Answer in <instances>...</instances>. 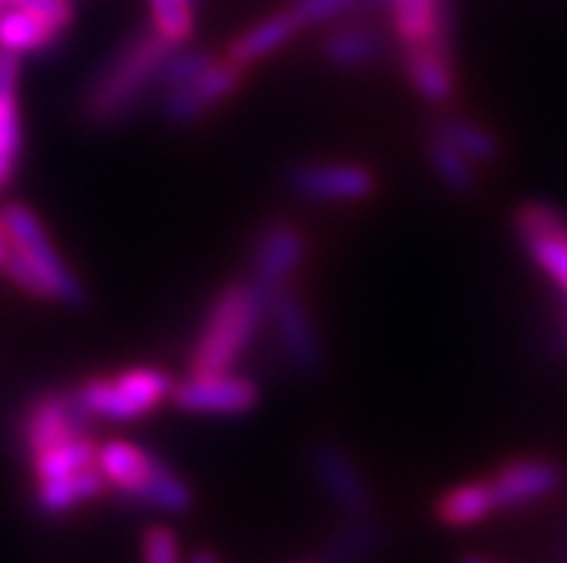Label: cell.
Returning <instances> with one entry per match:
<instances>
[{"label":"cell","mask_w":567,"mask_h":563,"mask_svg":"<svg viewBox=\"0 0 567 563\" xmlns=\"http://www.w3.org/2000/svg\"><path fill=\"white\" fill-rule=\"evenodd\" d=\"M176 50L153 27H144L113 46L90 72L81 90V118L86 127L113 129L127 124L158 93V72Z\"/></svg>","instance_id":"1"},{"label":"cell","mask_w":567,"mask_h":563,"mask_svg":"<svg viewBox=\"0 0 567 563\" xmlns=\"http://www.w3.org/2000/svg\"><path fill=\"white\" fill-rule=\"evenodd\" d=\"M268 322V300L248 279L219 291L210 302L196 345L190 351V374H228L257 343Z\"/></svg>","instance_id":"2"},{"label":"cell","mask_w":567,"mask_h":563,"mask_svg":"<svg viewBox=\"0 0 567 563\" xmlns=\"http://www.w3.org/2000/svg\"><path fill=\"white\" fill-rule=\"evenodd\" d=\"M95 469L110 489L138 507L162 514H185L194 509V489L138 442L110 440L95 451Z\"/></svg>","instance_id":"3"},{"label":"cell","mask_w":567,"mask_h":563,"mask_svg":"<svg viewBox=\"0 0 567 563\" xmlns=\"http://www.w3.org/2000/svg\"><path fill=\"white\" fill-rule=\"evenodd\" d=\"M173 385V377L162 368H127L113 377L86 379L75 394L93 420L130 423L162 406Z\"/></svg>","instance_id":"4"},{"label":"cell","mask_w":567,"mask_h":563,"mask_svg":"<svg viewBox=\"0 0 567 563\" xmlns=\"http://www.w3.org/2000/svg\"><path fill=\"white\" fill-rule=\"evenodd\" d=\"M0 221L7 230L9 242L21 250L29 262L35 264L43 282L50 285L52 302H61L66 307H84L86 305V291L81 285V279L70 271V264L58 257L55 244L43 230L41 219H38L29 207L23 205H9L0 207Z\"/></svg>","instance_id":"5"},{"label":"cell","mask_w":567,"mask_h":563,"mask_svg":"<svg viewBox=\"0 0 567 563\" xmlns=\"http://www.w3.org/2000/svg\"><path fill=\"white\" fill-rule=\"evenodd\" d=\"M286 187L297 199L315 205H358L372 199L378 176L354 161H300L286 170Z\"/></svg>","instance_id":"6"},{"label":"cell","mask_w":567,"mask_h":563,"mask_svg":"<svg viewBox=\"0 0 567 563\" xmlns=\"http://www.w3.org/2000/svg\"><path fill=\"white\" fill-rule=\"evenodd\" d=\"M309 242L300 228L291 221H268L254 236L251 257H248V282L257 293H262L268 302L277 291L291 285V279L300 271L306 259Z\"/></svg>","instance_id":"7"},{"label":"cell","mask_w":567,"mask_h":563,"mask_svg":"<svg viewBox=\"0 0 567 563\" xmlns=\"http://www.w3.org/2000/svg\"><path fill=\"white\" fill-rule=\"evenodd\" d=\"M268 322H271L274 343L297 374L302 377H317L323 372L326 351L320 336H317L315 320L300 293L288 285L277 291L268 302Z\"/></svg>","instance_id":"8"},{"label":"cell","mask_w":567,"mask_h":563,"mask_svg":"<svg viewBox=\"0 0 567 563\" xmlns=\"http://www.w3.org/2000/svg\"><path fill=\"white\" fill-rule=\"evenodd\" d=\"M93 417L75 392H47L29 403L21 420V442L27 457L43 455L72 437H90Z\"/></svg>","instance_id":"9"},{"label":"cell","mask_w":567,"mask_h":563,"mask_svg":"<svg viewBox=\"0 0 567 563\" xmlns=\"http://www.w3.org/2000/svg\"><path fill=\"white\" fill-rule=\"evenodd\" d=\"M518 242L567 300V216L547 201H525L513 216Z\"/></svg>","instance_id":"10"},{"label":"cell","mask_w":567,"mask_h":563,"mask_svg":"<svg viewBox=\"0 0 567 563\" xmlns=\"http://www.w3.org/2000/svg\"><path fill=\"white\" fill-rule=\"evenodd\" d=\"M245 70L230 58H216L199 79L185 86L158 93V113L171 127L196 124L202 115H208L216 104L228 101L243 86Z\"/></svg>","instance_id":"11"},{"label":"cell","mask_w":567,"mask_h":563,"mask_svg":"<svg viewBox=\"0 0 567 563\" xmlns=\"http://www.w3.org/2000/svg\"><path fill=\"white\" fill-rule=\"evenodd\" d=\"M173 406L185 414L205 417H239L257 408L259 388L251 377L239 374H190L173 385Z\"/></svg>","instance_id":"12"},{"label":"cell","mask_w":567,"mask_h":563,"mask_svg":"<svg viewBox=\"0 0 567 563\" xmlns=\"http://www.w3.org/2000/svg\"><path fill=\"white\" fill-rule=\"evenodd\" d=\"M567 480L565 466L550 457H518L493 471L489 489L496 498L498 512H513L554 498Z\"/></svg>","instance_id":"13"},{"label":"cell","mask_w":567,"mask_h":563,"mask_svg":"<svg viewBox=\"0 0 567 563\" xmlns=\"http://www.w3.org/2000/svg\"><path fill=\"white\" fill-rule=\"evenodd\" d=\"M309 469L320 492L338 507V512L358 514L372 509V489L367 483V475L338 442L317 440L309 449Z\"/></svg>","instance_id":"14"},{"label":"cell","mask_w":567,"mask_h":563,"mask_svg":"<svg viewBox=\"0 0 567 563\" xmlns=\"http://www.w3.org/2000/svg\"><path fill=\"white\" fill-rule=\"evenodd\" d=\"M403 72L426 104L444 107L455 95V70L453 50H444L439 43H406L401 46Z\"/></svg>","instance_id":"15"},{"label":"cell","mask_w":567,"mask_h":563,"mask_svg":"<svg viewBox=\"0 0 567 563\" xmlns=\"http://www.w3.org/2000/svg\"><path fill=\"white\" fill-rule=\"evenodd\" d=\"M389 18L401 46L432 41L453 50V0H392Z\"/></svg>","instance_id":"16"},{"label":"cell","mask_w":567,"mask_h":563,"mask_svg":"<svg viewBox=\"0 0 567 563\" xmlns=\"http://www.w3.org/2000/svg\"><path fill=\"white\" fill-rule=\"evenodd\" d=\"M386 526L378 514L369 512L343 514L338 529L326 538L320 563H369L386 546Z\"/></svg>","instance_id":"17"},{"label":"cell","mask_w":567,"mask_h":563,"mask_svg":"<svg viewBox=\"0 0 567 563\" xmlns=\"http://www.w3.org/2000/svg\"><path fill=\"white\" fill-rule=\"evenodd\" d=\"M320 52L334 70H367L386 55V38L369 23H346L326 35Z\"/></svg>","instance_id":"18"},{"label":"cell","mask_w":567,"mask_h":563,"mask_svg":"<svg viewBox=\"0 0 567 563\" xmlns=\"http://www.w3.org/2000/svg\"><path fill=\"white\" fill-rule=\"evenodd\" d=\"M110 486L107 480L101 478V471L95 466H86V469L72 471L64 478L41 480L35 489V507L47 518H58V514L72 512V509L84 507V503H93Z\"/></svg>","instance_id":"19"},{"label":"cell","mask_w":567,"mask_h":563,"mask_svg":"<svg viewBox=\"0 0 567 563\" xmlns=\"http://www.w3.org/2000/svg\"><path fill=\"white\" fill-rule=\"evenodd\" d=\"M435 521L444 529H473L498 512L489 480H467V483L450 486L435 500Z\"/></svg>","instance_id":"20"},{"label":"cell","mask_w":567,"mask_h":563,"mask_svg":"<svg viewBox=\"0 0 567 563\" xmlns=\"http://www.w3.org/2000/svg\"><path fill=\"white\" fill-rule=\"evenodd\" d=\"M300 32V23H297L295 12L286 9V12L268 14L266 21L254 23L251 29H245L243 35H237L230 41L228 55L234 64H239L243 70H248L251 64L262 61V58L274 55L277 50H282L291 38Z\"/></svg>","instance_id":"21"},{"label":"cell","mask_w":567,"mask_h":563,"mask_svg":"<svg viewBox=\"0 0 567 563\" xmlns=\"http://www.w3.org/2000/svg\"><path fill=\"white\" fill-rule=\"evenodd\" d=\"M432 136L444 138L446 144H453L455 150L464 153V156L473 161V165H493L502 153V144L498 138L489 133L484 124L470 122L464 115H439L432 122Z\"/></svg>","instance_id":"22"},{"label":"cell","mask_w":567,"mask_h":563,"mask_svg":"<svg viewBox=\"0 0 567 563\" xmlns=\"http://www.w3.org/2000/svg\"><path fill=\"white\" fill-rule=\"evenodd\" d=\"M61 38V29L47 23L38 14H29L23 9H3L0 12V46L18 52H41Z\"/></svg>","instance_id":"23"},{"label":"cell","mask_w":567,"mask_h":563,"mask_svg":"<svg viewBox=\"0 0 567 563\" xmlns=\"http://www.w3.org/2000/svg\"><path fill=\"white\" fill-rule=\"evenodd\" d=\"M95 446L90 437H72V440L58 442L52 449H47L43 455L32 457V471H35V480H52V478H64V475H72V471L86 469V466H95Z\"/></svg>","instance_id":"24"},{"label":"cell","mask_w":567,"mask_h":563,"mask_svg":"<svg viewBox=\"0 0 567 563\" xmlns=\"http://www.w3.org/2000/svg\"><path fill=\"white\" fill-rule=\"evenodd\" d=\"M426 156H430L432 170H435V176H439L446 190L467 196L478 187V170H475L478 165H473L464 153L455 150L453 144H446L444 138L432 136L430 144H426Z\"/></svg>","instance_id":"25"},{"label":"cell","mask_w":567,"mask_h":563,"mask_svg":"<svg viewBox=\"0 0 567 563\" xmlns=\"http://www.w3.org/2000/svg\"><path fill=\"white\" fill-rule=\"evenodd\" d=\"M202 0H151V27L171 46H185L196 32V7Z\"/></svg>","instance_id":"26"},{"label":"cell","mask_w":567,"mask_h":563,"mask_svg":"<svg viewBox=\"0 0 567 563\" xmlns=\"http://www.w3.org/2000/svg\"><path fill=\"white\" fill-rule=\"evenodd\" d=\"M216 58L205 50H190V46H176V50L167 55V61L162 64L158 72V93H167V90H176V86H185L190 81H196L202 72L214 64Z\"/></svg>","instance_id":"27"},{"label":"cell","mask_w":567,"mask_h":563,"mask_svg":"<svg viewBox=\"0 0 567 563\" xmlns=\"http://www.w3.org/2000/svg\"><path fill=\"white\" fill-rule=\"evenodd\" d=\"M295 12L300 29L320 27V23H331L346 14L363 12V0H295Z\"/></svg>","instance_id":"28"},{"label":"cell","mask_w":567,"mask_h":563,"mask_svg":"<svg viewBox=\"0 0 567 563\" xmlns=\"http://www.w3.org/2000/svg\"><path fill=\"white\" fill-rule=\"evenodd\" d=\"M18 150H21V122H18V104L9 98H0V187L12 179Z\"/></svg>","instance_id":"29"},{"label":"cell","mask_w":567,"mask_h":563,"mask_svg":"<svg viewBox=\"0 0 567 563\" xmlns=\"http://www.w3.org/2000/svg\"><path fill=\"white\" fill-rule=\"evenodd\" d=\"M0 271L7 273V279L12 285H18V291L29 293V296H35V300H52L50 285L43 282V277L38 273L35 264L29 262L12 242H9L7 259H3V268H0Z\"/></svg>","instance_id":"30"},{"label":"cell","mask_w":567,"mask_h":563,"mask_svg":"<svg viewBox=\"0 0 567 563\" xmlns=\"http://www.w3.org/2000/svg\"><path fill=\"white\" fill-rule=\"evenodd\" d=\"M142 563H182L179 535L167 523H151L142 532Z\"/></svg>","instance_id":"31"},{"label":"cell","mask_w":567,"mask_h":563,"mask_svg":"<svg viewBox=\"0 0 567 563\" xmlns=\"http://www.w3.org/2000/svg\"><path fill=\"white\" fill-rule=\"evenodd\" d=\"M3 7L23 9L29 14H38L47 23L64 32L72 23V7L70 0H3Z\"/></svg>","instance_id":"32"},{"label":"cell","mask_w":567,"mask_h":563,"mask_svg":"<svg viewBox=\"0 0 567 563\" xmlns=\"http://www.w3.org/2000/svg\"><path fill=\"white\" fill-rule=\"evenodd\" d=\"M18 75H21V55L7 46H0V98L14 101L18 93Z\"/></svg>","instance_id":"33"},{"label":"cell","mask_w":567,"mask_h":563,"mask_svg":"<svg viewBox=\"0 0 567 563\" xmlns=\"http://www.w3.org/2000/svg\"><path fill=\"white\" fill-rule=\"evenodd\" d=\"M187 563H219V557H216L214 552H194Z\"/></svg>","instance_id":"34"},{"label":"cell","mask_w":567,"mask_h":563,"mask_svg":"<svg viewBox=\"0 0 567 563\" xmlns=\"http://www.w3.org/2000/svg\"><path fill=\"white\" fill-rule=\"evenodd\" d=\"M7 250H9V236H7V230H3V221H0V268H3Z\"/></svg>","instance_id":"35"},{"label":"cell","mask_w":567,"mask_h":563,"mask_svg":"<svg viewBox=\"0 0 567 563\" xmlns=\"http://www.w3.org/2000/svg\"><path fill=\"white\" fill-rule=\"evenodd\" d=\"M561 563H567V509H565V521H561Z\"/></svg>","instance_id":"36"},{"label":"cell","mask_w":567,"mask_h":563,"mask_svg":"<svg viewBox=\"0 0 567 563\" xmlns=\"http://www.w3.org/2000/svg\"><path fill=\"white\" fill-rule=\"evenodd\" d=\"M458 563H496V561H489V557L484 555H464Z\"/></svg>","instance_id":"37"},{"label":"cell","mask_w":567,"mask_h":563,"mask_svg":"<svg viewBox=\"0 0 567 563\" xmlns=\"http://www.w3.org/2000/svg\"><path fill=\"white\" fill-rule=\"evenodd\" d=\"M309 563H320V561H309Z\"/></svg>","instance_id":"38"}]
</instances>
